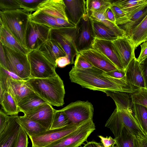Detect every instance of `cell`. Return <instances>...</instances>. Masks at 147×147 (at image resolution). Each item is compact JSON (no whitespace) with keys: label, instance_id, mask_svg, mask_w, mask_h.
<instances>
[{"label":"cell","instance_id":"obj_1","mask_svg":"<svg viewBox=\"0 0 147 147\" xmlns=\"http://www.w3.org/2000/svg\"><path fill=\"white\" fill-rule=\"evenodd\" d=\"M104 72L94 66L79 69L73 66L69 72V76L71 82L83 88L104 92L106 91H116L133 94L140 89L127 82L125 77L121 79H116L106 75Z\"/></svg>","mask_w":147,"mask_h":147},{"label":"cell","instance_id":"obj_2","mask_svg":"<svg viewBox=\"0 0 147 147\" xmlns=\"http://www.w3.org/2000/svg\"><path fill=\"white\" fill-rule=\"evenodd\" d=\"M25 82L35 93L51 105L59 107L64 104V86L58 74L51 78H30Z\"/></svg>","mask_w":147,"mask_h":147},{"label":"cell","instance_id":"obj_3","mask_svg":"<svg viewBox=\"0 0 147 147\" xmlns=\"http://www.w3.org/2000/svg\"><path fill=\"white\" fill-rule=\"evenodd\" d=\"M132 111V109L118 110L116 108L105 126L110 129L115 138L120 135L125 127L138 139L147 141V136L140 127Z\"/></svg>","mask_w":147,"mask_h":147},{"label":"cell","instance_id":"obj_4","mask_svg":"<svg viewBox=\"0 0 147 147\" xmlns=\"http://www.w3.org/2000/svg\"><path fill=\"white\" fill-rule=\"evenodd\" d=\"M31 13L23 9L0 11V23L26 48V33Z\"/></svg>","mask_w":147,"mask_h":147},{"label":"cell","instance_id":"obj_5","mask_svg":"<svg viewBox=\"0 0 147 147\" xmlns=\"http://www.w3.org/2000/svg\"><path fill=\"white\" fill-rule=\"evenodd\" d=\"M95 129L93 119H89L73 132L45 147H78L87 141Z\"/></svg>","mask_w":147,"mask_h":147},{"label":"cell","instance_id":"obj_6","mask_svg":"<svg viewBox=\"0 0 147 147\" xmlns=\"http://www.w3.org/2000/svg\"><path fill=\"white\" fill-rule=\"evenodd\" d=\"M27 57L30 66V78H47L57 75L56 67L37 50L31 51Z\"/></svg>","mask_w":147,"mask_h":147},{"label":"cell","instance_id":"obj_7","mask_svg":"<svg viewBox=\"0 0 147 147\" xmlns=\"http://www.w3.org/2000/svg\"><path fill=\"white\" fill-rule=\"evenodd\" d=\"M3 47L6 57L7 70L15 74L22 80L30 78V66L27 55L11 49L4 45Z\"/></svg>","mask_w":147,"mask_h":147},{"label":"cell","instance_id":"obj_8","mask_svg":"<svg viewBox=\"0 0 147 147\" xmlns=\"http://www.w3.org/2000/svg\"><path fill=\"white\" fill-rule=\"evenodd\" d=\"M86 121L79 123H70L61 128L49 129L29 137L32 147H45L73 132Z\"/></svg>","mask_w":147,"mask_h":147},{"label":"cell","instance_id":"obj_9","mask_svg":"<svg viewBox=\"0 0 147 147\" xmlns=\"http://www.w3.org/2000/svg\"><path fill=\"white\" fill-rule=\"evenodd\" d=\"M76 28H61L51 29L50 37L57 41L68 56L71 64L74 63V58L78 53L75 45Z\"/></svg>","mask_w":147,"mask_h":147},{"label":"cell","instance_id":"obj_10","mask_svg":"<svg viewBox=\"0 0 147 147\" xmlns=\"http://www.w3.org/2000/svg\"><path fill=\"white\" fill-rule=\"evenodd\" d=\"M75 45L78 53L92 48L95 38L92 20L87 13L76 25Z\"/></svg>","mask_w":147,"mask_h":147},{"label":"cell","instance_id":"obj_11","mask_svg":"<svg viewBox=\"0 0 147 147\" xmlns=\"http://www.w3.org/2000/svg\"><path fill=\"white\" fill-rule=\"evenodd\" d=\"M61 109L67 117L69 123H79L93 119L94 108L88 101L72 102Z\"/></svg>","mask_w":147,"mask_h":147},{"label":"cell","instance_id":"obj_12","mask_svg":"<svg viewBox=\"0 0 147 147\" xmlns=\"http://www.w3.org/2000/svg\"><path fill=\"white\" fill-rule=\"evenodd\" d=\"M51 29L30 21L26 35L27 48L31 51L37 50L49 38Z\"/></svg>","mask_w":147,"mask_h":147},{"label":"cell","instance_id":"obj_13","mask_svg":"<svg viewBox=\"0 0 147 147\" xmlns=\"http://www.w3.org/2000/svg\"><path fill=\"white\" fill-rule=\"evenodd\" d=\"M55 111L51 105L46 103L24 114V115L38 122L46 130H48L50 129Z\"/></svg>","mask_w":147,"mask_h":147},{"label":"cell","instance_id":"obj_14","mask_svg":"<svg viewBox=\"0 0 147 147\" xmlns=\"http://www.w3.org/2000/svg\"><path fill=\"white\" fill-rule=\"evenodd\" d=\"M112 42L125 70L130 61L135 57V45L127 35L118 38Z\"/></svg>","mask_w":147,"mask_h":147},{"label":"cell","instance_id":"obj_15","mask_svg":"<svg viewBox=\"0 0 147 147\" xmlns=\"http://www.w3.org/2000/svg\"><path fill=\"white\" fill-rule=\"evenodd\" d=\"M93 66L105 72L118 69L115 65L103 54L92 48L78 52Z\"/></svg>","mask_w":147,"mask_h":147},{"label":"cell","instance_id":"obj_16","mask_svg":"<svg viewBox=\"0 0 147 147\" xmlns=\"http://www.w3.org/2000/svg\"><path fill=\"white\" fill-rule=\"evenodd\" d=\"M92 48L98 51L106 56L118 69L125 71L112 41L95 38Z\"/></svg>","mask_w":147,"mask_h":147},{"label":"cell","instance_id":"obj_17","mask_svg":"<svg viewBox=\"0 0 147 147\" xmlns=\"http://www.w3.org/2000/svg\"><path fill=\"white\" fill-rule=\"evenodd\" d=\"M18 116H10L7 125L0 134V147H16L20 127L16 121Z\"/></svg>","mask_w":147,"mask_h":147},{"label":"cell","instance_id":"obj_18","mask_svg":"<svg viewBox=\"0 0 147 147\" xmlns=\"http://www.w3.org/2000/svg\"><path fill=\"white\" fill-rule=\"evenodd\" d=\"M66 14L69 21L76 26L87 14L86 0H63Z\"/></svg>","mask_w":147,"mask_h":147},{"label":"cell","instance_id":"obj_19","mask_svg":"<svg viewBox=\"0 0 147 147\" xmlns=\"http://www.w3.org/2000/svg\"><path fill=\"white\" fill-rule=\"evenodd\" d=\"M63 0H43L39 4L35 11L41 12L53 17L62 18L69 21Z\"/></svg>","mask_w":147,"mask_h":147},{"label":"cell","instance_id":"obj_20","mask_svg":"<svg viewBox=\"0 0 147 147\" xmlns=\"http://www.w3.org/2000/svg\"><path fill=\"white\" fill-rule=\"evenodd\" d=\"M37 50L56 67V59L60 57L67 55L60 44L50 36Z\"/></svg>","mask_w":147,"mask_h":147},{"label":"cell","instance_id":"obj_21","mask_svg":"<svg viewBox=\"0 0 147 147\" xmlns=\"http://www.w3.org/2000/svg\"><path fill=\"white\" fill-rule=\"evenodd\" d=\"M25 80H18L8 78L6 82V91L12 96L17 103L34 92L27 86Z\"/></svg>","mask_w":147,"mask_h":147},{"label":"cell","instance_id":"obj_22","mask_svg":"<svg viewBox=\"0 0 147 147\" xmlns=\"http://www.w3.org/2000/svg\"><path fill=\"white\" fill-rule=\"evenodd\" d=\"M125 72V78L127 82L139 88H145L140 65L136 57L129 63Z\"/></svg>","mask_w":147,"mask_h":147},{"label":"cell","instance_id":"obj_23","mask_svg":"<svg viewBox=\"0 0 147 147\" xmlns=\"http://www.w3.org/2000/svg\"><path fill=\"white\" fill-rule=\"evenodd\" d=\"M0 42L13 50L27 55L31 51L22 45L1 24H0Z\"/></svg>","mask_w":147,"mask_h":147},{"label":"cell","instance_id":"obj_24","mask_svg":"<svg viewBox=\"0 0 147 147\" xmlns=\"http://www.w3.org/2000/svg\"><path fill=\"white\" fill-rule=\"evenodd\" d=\"M111 4L107 5L96 11H87V13L92 20L101 22L110 28L116 33L118 38L124 37L126 35L125 32L106 18L105 12Z\"/></svg>","mask_w":147,"mask_h":147},{"label":"cell","instance_id":"obj_25","mask_svg":"<svg viewBox=\"0 0 147 147\" xmlns=\"http://www.w3.org/2000/svg\"><path fill=\"white\" fill-rule=\"evenodd\" d=\"M111 3L119 7L127 16L128 20L134 13L147 5V0H111Z\"/></svg>","mask_w":147,"mask_h":147},{"label":"cell","instance_id":"obj_26","mask_svg":"<svg viewBox=\"0 0 147 147\" xmlns=\"http://www.w3.org/2000/svg\"><path fill=\"white\" fill-rule=\"evenodd\" d=\"M105 93L113 99L117 109L128 110L133 109L134 104L131 94L116 91H106Z\"/></svg>","mask_w":147,"mask_h":147},{"label":"cell","instance_id":"obj_27","mask_svg":"<svg viewBox=\"0 0 147 147\" xmlns=\"http://www.w3.org/2000/svg\"><path fill=\"white\" fill-rule=\"evenodd\" d=\"M16 121L29 137L36 135L46 131L40 123L25 115L23 116H18Z\"/></svg>","mask_w":147,"mask_h":147},{"label":"cell","instance_id":"obj_28","mask_svg":"<svg viewBox=\"0 0 147 147\" xmlns=\"http://www.w3.org/2000/svg\"><path fill=\"white\" fill-rule=\"evenodd\" d=\"M48 103L34 92L23 98L18 103L20 112L24 114L37 107Z\"/></svg>","mask_w":147,"mask_h":147},{"label":"cell","instance_id":"obj_29","mask_svg":"<svg viewBox=\"0 0 147 147\" xmlns=\"http://www.w3.org/2000/svg\"><path fill=\"white\" fill-rule=\"evenodd\" d=\"M92 20L95 38L113 41L118 38L113 30L103 23Z\"/></svg>","mask_w":147,"mask_h":147},{"label":"cell","instance_id":"obj_30","mask_svg":"<svg viewBox=\"0 0 147 147\" xmlns=\"http://www.w3.org/2000/svg\"><path fill=\"white\" fill-rule=\"evenodd\" d=\"M129 37L134 43L136 49L145 41L147 37V15L133 30Z\"/></svg>","mask_w":147,"mask_h":147},{"label":"cell","instance_id":"obj_31","mask_svg":"<svg viewBox=\"0 0 147 147\" xmlns=\"http://www.w3.org/2000/svg\"><path fill=\"white\" fill-rule=\"evenodd\" d=\"M30 22L47 26L52 29L61 28L56 22L55 18L44 13L35 11L30 15Z\"/></svg>","mask_w":147,"mask_h":147},{"label":"cell","instance_id":"obj_32","mask_svg":"<svg viewBox=\"0 0 147 147\" xmlns=\"http://www.w3.org/2000/svg\"><path fill=\"white\" fill-rule=\"evenodd\" d=\"M147 15V5L138 11L130 18L127 22L118 27L129 36L131 32L142 20Z\"/></svg>","mask_w":147,"mask_h":147},{"label":"cell","instance_id":"obj_33","mask_svg":"<svg viewBox=\"0 0 147 147\" xmlns=\"http://www.w3.org/2000/svg\"><path fill=\"white\" fill-rule=\"evenodd\" d=\"M0 104L4 112L7 115H17L20 112L17 103L11 94L6 90L0 100Z\"/></svg>","mask_w":147,"mask_h":147},{"label":"cell","instance_id":"obj_34","mask_svg":"<svg viewBox=\"0 0 147 147\" xmlns=\"http://www.w3.org/2000/svg\"><path fill=\"white\" fill-rule=\"evenodd\" d=\"M133 109L135 118L147 136V108L140 105L134 104Z\"/></svg>","mask_w":147,"mask_h":147},{"label":"cell","instance_id":"obj_35","mask_svg":"<svg viewBox=\"0 0 147 147\" xmlns=\"http://www.w3.org/2000/svg\"><path fill=\"white\" fill-rule=\"evenodd\" d=\"M135 136L124 127L120 135L114 139L115 147H135Z\"/></svg>","mask_w":147,"mask_h":147},{"label":"cell","instance_id":"obj_36","mask_svg":"<svg viewBox=\"0 0 147 147\" xmlns=\"http://www.w3.org/2000/svg\"><path fill=\"white\" fill-rule=\"evenodd\" d=\"M69 124V119L61 109L56 110L50 129L61 128Z\"/></svg>","mask_w":147,"mask_h":147},{"label":"cell","instance_id":"obj_37","mask_svg":"<svg viewBox=\"0 0 147 147\" xmlns=\"http://www.w3.org/2000/svg\"><path fill=\"white\" fill-rule=\"evenodd\" d=\"M133 104L143 106L147 108V89L140 88L136 93L131 94Z\"/></svg>","mask_w":147,"mask_h":147},{"label":"cell","instance_id":"obj_38","mask_svg":"<svg viewBox=\"0 0 147 147\" xmlns=\"http://www.w3.org/2000/svg\"><path fill=\"white\" fill-rule=\"evenodd\" d=\"M111 3V1L110 0H87V11H96Z\"/></svg>","mask_w":147,"mask_h":147},{"label":"cell","instance_id":"obj_39","mask_svg":"<svg viewBox=\"0 0 147 147\" xmlns=\"http://www.w3.org/2000/svg\"><path fill=\"white\" fill-rule=\"evenodd\" d=\"M110 8L114 14L116 24L118 26L127 22V16L119 7L111 3Z\"/></svg>","mask_w":147,"mask_h":147},{"label":"cell","instance_id":"obj_40","mask_svg":"<svg viewBox=\"0 0 147 147\" xmlns=\"http://www.w3.org/2000/svg\"><path fill=\"white\" fill-rule=\"evenodd\" d=\"M43 0H17L21 8L31 13L35 11L39 4Z\"/></svg>","mask_w":147,"mask_h":147},{"label":"cell","instance_id":"obj_41","mask_svg":"<svg viewBox=\"0 0 147 147\" xmlns=\"http://www.w3.org/2000/svg\"><path fill=\"white\" fill-rule=\"evenodd\" d=\"M22 9L17 0H0L1 11Z\"/></svg>","mask_w":147,"mask_h":147},{"label":"cell","instance_id":"obj_42","mask_svg":"<svg viewBox=\"0 0 147 147\" xmlns=\"http://www.w3.org/2000/svg\"><path fill=\"white\" fill-rule=\"evenodd\" d=\"M75 68L79 69H85L93 67L92 64L78 53L74 61Z\"/></svg>","mask_w":147,"mask_h":147},{"label":"cell","instance_id":"obj_43","mask_svg":"<svg viewBox=\"0 0 147 147\" xmlns=\"http://www.w3.org/2000/svg\"><path fill=\"white\" fill-rule=\"evenodd\" d=\"M28 135L20 126L16 147H28Z\"/></svg>","mask_w":147,"mask_h":147},{"label":"cell","instance_id":"obj_44","mask_svg":"<svg viewBox=\"0 0 147 147\" xmlns=\"http://www.w3.org/2000/svg\"><path fill=\"white\" fill-rule=\"evenodd\" d=\"M10 116H8L1 110L0 111V134L1 133L7 125Z\"/></svg>","mask_w":147,"mask_h":147},{"label":"cell","instance_id":"obj_45","mask_svg":"<svg viewBox=\"0 0 147 147\" xmlns=\"http://www.w3.org/2000/svg\"><path fill=\"white\" fill-rule=\"evenodd\" d=\"M104 73L107 76L117 79H121L124 78L125 75V71L118 69L108 72L104 71Z\"/></svg>","mask_w":147,"mask_h":147},{"label":"cell","instance_id":"obj_46","mask_svg":"<svg viewBox=\"0 0 147 147\" xmlns=\"http://www.w3.org/2000/svg\"><path fill=\"white\" fill-rule=\"evenodd\" d=\"M55 64L56 67L63 68L71 64V63L69 57L66 55L57 58L55 61Z\"/></svg>","mask_w":147,"mask_h":147},{"label":"cell","instance_id":"obj_47","mask_svg":"<svg viewBox=\"0 0 147 147\" xmlns=\"http://www.w3.org/2000/svg\"><path fill=\"white\" fill-rule=\"evenodd\" d=\"M98 137L100 139V141L104 147H109L111 146H114L116 144L115 139L111 136L105 137L99 135Z\"/></svg>","mask_w":147,"mask_h":147},{"label":"cell","instance_id":"obj_48","mask_svg":"<svg viewBox=\"0 0 147 147\" xmlns=\"http://www.w3.org/2000/svg\"><path fill=\"white\" fill-rule=\"evenodd\" d=\"M141 50L140 53L137 60L140 63L147 57V42H143L141 45Z\"/></svg>","mask_w":147,"mask_h":147},{"label":"cell","instance_id":"obj_49","mask_svg":"<svg viewBox=\"0 0 147 147\" xmlns=\"http://www.w3.org/2000/svg\"><path fill=\"white\" fill-rule=\"evenodd\" d=\"M55 19L57 24L61 28H76V26L64 19L60 18H56Z\"/></svg>","mask_w":147,"mask_h":147},{"label":"cell","instance_id":"obj_50","mask_svg":"<svg viewBox=\"0 0 147 147\" xmlns=\"http://www.w3.org/2000/svg\"><path fill=\"white\" fill-rule=\"evenodd\" d=\"M144 78L145 88L147 89V57L140 63Z\"/></svg>","mask_w":147,"mask_h":147},{"label":"cell","instance_id":"obj_51","mask_svg":"<svg viewBox=\"0 0 147 147\" xmlns=\"http://www.w3.org/2000/svg\"><path fill=\"white\" fill-rule=\"evenodd\" d=\"M0 66L7 70L6 57L3 45L0 42Z\"/></svg>","mask_w":147,"mask_h":147},{"label":"cell","instance_id":"obj_52","mask_svg":"<svg viewBox=\"0 0 147 147\" xmlns=\"http://www.w3.org/2000/svg\"><path fill=\"white\" fill-rule=\"evenodd\" d=\"M105 15L106 18L108 20L116 25L114 15L110 7L105 12Z\"/></svg>","mask_w":147,"mask_h":147},{"label":"cell","instance_id":"obj_53","mask_svg":"<svg viewBox=\"0 0 147 147\" xmlns=\"http://www.w3.org/2000/svg\"><path fill=\"white\" fill-rule=\"evenodd\" d=\"M99 143L93 140L87 142L82 147H98L97 145Z\"/></svg>","mask_w":147,"mask_h":147},{"label":"cell","instance_id":"obj_54","mask_svg":"<svg viewBox=\"0 0 147 147\" xmlns=\"http://www.w3.org/2000/svg\"><path fill=\"white\" fill-rule=\"evenodd\" d=\"M101 144L99 143L98 144L97 146L98 147H105L103 146H102L101 145ZM109 147H115V146H111Z\"/></svg>","mask_w":147,"mask_h":147},{"label":"cell","instance_id":"obj_55","mask_svg":"<svg viewBox=\"0 0 147 147\" xmlns=\"http://www.w3.org/2000/svg\"><path fill=\"white\" fill-rule=\"evenodd\" d=\"M145 41H146V42H147V37L146 38V40H145Z\"/></svg>","mask_w":147,"mask_h":147}]
</instances>
